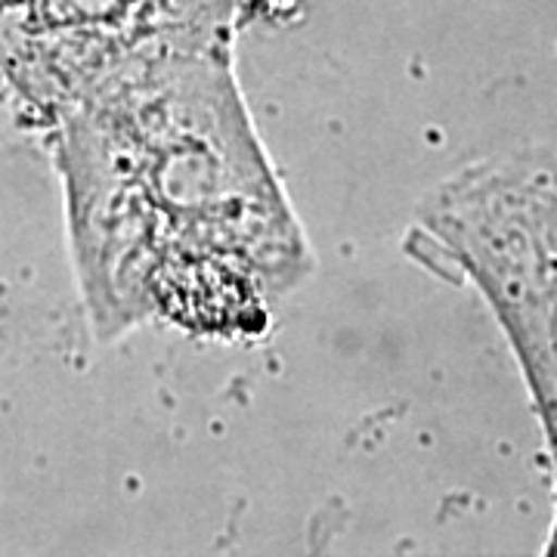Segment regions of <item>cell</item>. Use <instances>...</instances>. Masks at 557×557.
I'll use <instances>...</instances> for the list:
<instances>
[{"label":"cell","instance_id":"cell-1","mask_svg":"<svg viewBox=\"0 0 557 557\" xmlns=\"http://www.w3.org/2000/svg\"><path fill=\"white\" fill-rule=\"evenodd\" d=\"M50 124L81 304L100 341L149 322L251 338L313 273L230 38L139 44Z\"/></svg>","mask_w":557,"mask_h":557}]
</instances>
